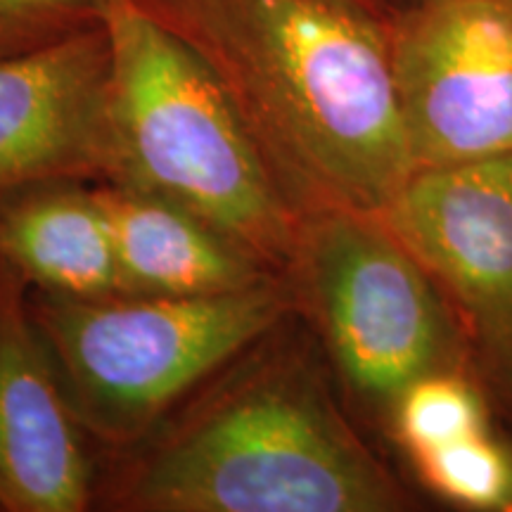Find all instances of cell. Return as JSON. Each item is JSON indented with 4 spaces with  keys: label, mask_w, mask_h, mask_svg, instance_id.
Segmentation results:
<instances>
[{
    "label": "cell",
    "mask_w": 512,
    "mask_h": 512,
    "mask_svg": "<svg viewBox=\"0 0 512 512\" xmlns=\"http://www.w3.org/2000/svg\"><path fill=\"white\" fill-rule=\"evenodd\" d=\"M138 3L207 64L302 214H382L418 171L389 17L351 0Z\"/></svg>",
    "instance_id": "6da1fadb"
},
{
    "label": "cell",
    "mask_w": 512,
    "mask_h": 512,
    "mask_svg": "<svg viewBox=\"0 0 512 512\" xmlns=\"http://www.w3.org/2000/svg\"><path fill=\"white\" fill-rule=\"evenodd\" d=\"M297 311L128 448L110 486L131 512H403L411 491L339 406Z\"/></svg>",
    "instance_id": "7a4b0ae2"
},
{
    "label": "cell",
    "mask_w": 512,
    "mask_h": 512,
    "mask_svg": "<svg viewBox=\"0 0 512 512\" xmlns=\"http://www.w3.org/2000/svg\"><path fill=\"white\" fill-rule=\"evenodd\" d=\"M112 174L285 275L302 211L209 67L138 0H105Z\"/></svg>",
    "instance_id": "3957f363"
},
{
    "label": "cell",
    "mask_w": 512,
    "mask_h": 512,
    "mask_svg": "<svg viewBox=\"0 0 512 512\" xmlns=\"http://www.w3.org/2000/svg\"><path fill=\"white\" fill-rule=\"evenodd\" d=\"M29 304L81 427L119 451L297 311L285 278L209 297L31 287Z\"/></svg>",
    "instance_id": "277c9868"
},
{
    "label": "cell",
    "mask_w": 512,
    "mask_h": 512,
    "mask_svg": "<svg viewBox=\"0 0 512 512\" xmlns=\"http://www.w3.org/2000/svg\"><path fill=\"white\" fill-rule=\"evenodd\" d=\"M285 280L349 411L375 430L415 380L472 370L456 313L380 214L304 211Z\"/></svg>",
    "instance_id": "5b68a950"
},
{
    "label": "cell",
    "mask_w": 512,
    "mask_h": 512,
    "mask_svg": "<svg viewBox=\"0 0 512 512\" xmlns=\"http://www.w3.org/2000/svg\"><path fill=\"white\" fill-rule=\"evenodd\" d=\"M380 216L439 285L512 427V155L418 169Z\"/></svg>",
    "instance_id": "8992f818"
},
{
    "label": "cell",
    "mask_w": 512,
    "mask_h": 512,
    "mask_svg": "<svg viewBox=\"0 0 512 512\" xmlns=\"http://www.w3.org/2000/svg\"><path fill=\"white\" fill-rule=\"evenodd\" d=\"M389 50L418 169L512 155V0H403Z\"/></svg>",
    "instance_id": "52a82bcc"
},
{
    "label": "cell",
    "mask_w": 512,
    "mask_h": 512,
    "mask_svg": "<svg viewBox=\"0 0 512 512\" xmlns=\"http://www.w3.org/2000/svg\"><path fill=\"white\" fill-rule=\"evenodd\" d=\"M112 174L105 24L0 60V197Z\"/></svg>",
    "instance_id": "ba28073f"
},
{
    "label": "cell",
    "mask_w": 512,
    "mask_h": 512,
    "mask_svg": "<svg viewBox=\"0 0 512 512\" xmlns=\"http://www.w3.org/2000/svg\"><path fill=\"white\" fill-rule=\"evenodd\" d=\"M31 285L0 261V510L83 512L95 467L53 354L29 304Z\"/></svg>",
    "instance_id": "9c48e42d"
},
{
    "label": "cell",
    "mask_w": 512,
    "mask_h": 512,
    "mask_svg": "<svg viewBox=\"0 0 512 512\" xmlns=\"http://www.w3.org/2000/svg\"><path fill=\"white\" fill-rule=\"evenodd\" d=\"M126 294L209 297L285 278L188 209L114 181L93 183Z\"/></svg>",
    "instance_id": "30bf717a"
},
{
    "label": "cell",
    "mask_w": 512,
    "mask_h": 512,
    "mask_svg": "<svg viewBox=\"0 0 512 512\" xmlns=\"http://www.w3.org/2000/svg\"><path fill=\"white\" fill-rule=\"evenodd\" d=\"M0 261L34 290L126 294L110 226L86 181H46L0 197Z\"/></svg>",
    "instance_id": "8fae6325"
},
{
    "label": "cell",
    "mask_w": 512,
    "mask_h": 512,
    "mask_svg": "<svg viewBox=\"0 0 512 512\" xmlns=\"http://www.w3.org/2000/svg\"><path fill=\"white\" fill-rule=\"evenodd\" d=\"M496 418L494 403L472 370H441L415 380L399 396L384 434L408 458L491 430Z\"/></svg>",
    "instance_id": "7c38bea8"
},
{
    "label": "cell",
    "mask_w": 512,
    "mask_h": 512,
    "mask_svg": "<svg viewBox=\"0 0 512 512\" xmlns=\"http://www.w3.org/2000/svg\"><path fill=\"white\" fill-rule=\"evenodd\" d=\"M434 498L467 512H512V432L494 425L472 437L408 456Z\"/></svg>",
    "instance_id": "4fadbf2b"
},
{
    "label": "cell",
    "mask_w": 512,
    "mask_h": 512,
    "mask_svg": "<svg viewBox=\"0 0 512 512\" xmlns=\"http://www.w3.org/2000/svg\"><path fill=\"white\" fill-rule=\"evenodd\" d=\"M105 0H0V60L100 27Z\"/></svg>",
    "instance_id": "5bb4252c"
},
{
    "label": "cell",
    "mask_w": 512,
    "mask_h": 512,
    "mask_svg": "<svg viewBox=\"0 0 512 512\" xmlns=\"http://www.w3.org/2000/svg\"><path fill=\"white\" fill-rule=\"evenodd\" d=\"M351 3L363 5V8L373 10L382 17H392V12L396 8V0H351Z\"/></svg>",
    "instance_id": "9a60e30c"
},
{
    "label": "cell",
    "mask_w": 512,
    "mask_h": 512,
    "mask_svg": "<svg viewBox=\"0 0 512 512\" xmlns=\"http://www.w3.org/2000/svg\"><path fill=\"white\" fill-rule=\"evenodd\" d=\"M399 3H403V0H396V5H399Z\"/></svg>",
    "instance_id": "2e32d148"
}]
</instances>
